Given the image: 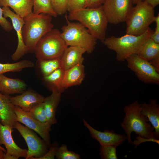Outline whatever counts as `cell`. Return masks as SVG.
Segmentation results:
<instances>
[{
    "label": "cell",
    "mask_w": 159,
    "mask_h": 159,
    "mask_svg": "<svg viewBox=\"0 0 159 159\" xmlns=\"http://www.w3.org/2000/svg\"><path fill=\"white\" fill-rule=\"evenodd\" d=\"M115 145H101L100 154L101 159H117L116 148Z\"/></svg>",
    "instance_id": "f546056e"
},
{
    "label": "cell",
    "mask_w": 159,
    "mask_h": 159,
    "mask_svg": "<svg viewBox=\"0 0 159 159\" xmlns=\"http://www.w3.org/2000/svg\"><path fill=\"white\" fill-rule=\"evenodd\" d=\"M0 6H9L24 18L33 12V0H0Z\"/></svg>",
    "instance_id": "7402d4cb"
},
{
    "label": "cell",
    "mask_w": 159,
    "mask_h": 159,
    "mask_svg": "<svg viewBox=\"0 0 159 159\" xmlns=\"http://www.w3.org/2000/svg\"><path fill=\"white\" fill-rule=\"evenodd\" d=\"M85 52L84 49L80 47H67L60 58L62 68L65 71L83 62L84 58L83 55Z\"/></svg>",
    "instance_id": "2e32d148"
},
{
    "label": "cell",
    "mask_w": 159,
    "mask_h": 159,
    "mask_svg": "<svg viewBox=\"0 0 159 159\" xmlns=\"http://www.w3.org/2000/svg\"><path fill=\"white\" fill-rule=\"evenodd\" d=\"M34 66V62L27 60H23L12 63H0V74L8 72H19L24 68Z\"/></svg>",
    "instance_id": "d4e9b609"
},
{
    "label": "cell",
    "mask_w": 159,
    "mask_h": 159,
    "mask_svg": "<svg viewBox=\"0 0 159 159\" xmlns=\"http://www.w3.org/2000/svg\"><path fill=\"white\" fill-rule=\"evenodd\" d=\"M127 67L133 72L139 80L148 84H159V74L150 62L137 54L126 60Z\"/></svg>",
    "instance_id": "ba28073f"
},
{
    "label": "cell",
    "mask_w": 159,
    "mask_h": 159,
    "mask_svg": "<svg viewBox=\"0 0 159 159\" xmlns=\"http://www.w3.org/2000/svg\"><path fill=\"white\" fill-rule=\"evenodd\" d=\"M23 19V40L29 52H34L39 40L53 29L52 16L44 13L36 14L32 12Z\"/></svg>",
    "instance_id": "277c9868"
},
{
    "label": "cell",
    "mask_w": 159,
    "mask_h": 159,
    "mask_svg": "<svg viewBox=\"0 0 159 159\" xmlns=\"http://www.w3.org/2000/svg\"><path fill=\"white\" fill-rule=\"evenodd\" d=\"M33 1L34 14L44 13L52 17H57L58 15L54 10L50 0H33Z\"/></svg>",
    "instance_id": "484cf974"
},
{
    "label": "cell",
    "mask_w": 159,
    "mask_h": 159,
    "mask_svg": "<svg viewBox=\"0 0 159 159\" xmlns=\"http://www.w3.org/2000/svg\"><path fill=\"white\" fill-rule=\"evenodd\" d=\"M86 6V0H67V11L69 12L85 8Z\"/></svg>",
    "instance_id": "1f68e13d"
},
{
    "label": "cell",
    "mask_w": 159,
    "mask_h": 159,
    "mask_svg": "<svg viewBox=\"0 0 159 159\" xmlns=\"http://www.w3.org/2000/svg\"><path fill=\"white\" fill-rule=\"evenodd\" d=\"M9 99L14 105L19 106L25 111L29 112L36 105L43 102L45 97L32 90H27L19 95L10 96Z\"/></svg>",
    "instance_id": "9a60e30c"
},
{
    "label": "cell",
    "mask_w": 159,
    "mask_h": 159,
    "mask_svg": "<svg viewBox=\"0 0 159 159\" xmlns=\"http://www.w3.org/2000/svg\"><path fill=\"white\" fill-rule=\"evenodd\" d=\"M44 76L49 75L57 69L62 68L60 58L39 61Z\"/></svg>",
    "instance_id": "4316f807"
},
{
    "label": "cell",
    "mask_w": 159,
    "mask_h": 159,
    "mask_svg": "<svg viewBox=\"0 0 159 159\" xmlns=\"http://www.w3.org/2000/svg\"><path fill=\"white\" fill-rule=\"evenodd\" d=\"M67 16L69 20H76L80 23L97 39L102 42L106 38L108 22L102 5L95 8L75 10L69 12Z\"/></svg>",
    "instance_id": "7a4b0ae2"
},
{
    "label": "cell",
    "mask_w": 159,
    "mask_h": 159,
    "mask_svg": "<svg viewBox=\"0 0 159 159\" xmlns=\"http://www.w3.org/2000/svg\"><path fill=\"white\" fill-rule=\"evenodd\" d=\"M14 111L16 115V121L36 132L48 147H50L51 144L49 132L52 130L51 126L47 122H42L34 119L28 112L23 110L18 106H15Z\"/></svg>",
    "instance_id": "8fae6325"
},
{
    "label": "cell",
    "mask_w": 159,
    "mask_h": 159,
    "mask_svg": "<svg viewBox=\"0 0 159 159\" xmlns=\"http://www.w3.org/2000/svg\"><path fill=\"white\" fill-rule=\"evenodd\" d=\"M4 153L2 149L0 148V159H4Z\"/></svg>",
    "instance_id": "60d3db41"
},
{
    "label": "cell",
    "mask_w": 159,
    "mask_h": 159,
    "mask_svg": "<svg viewBox=\"0 0 159 159\" xmlns=\"http://www.w3.org/2000/svg\"><path fill=\"white\" fill-rule=\"evenodd\" d=\"M9 95L0 92V122L4 125H8L13 128L16 121L15 106L11 102Z\"/></svg>",
    "instance_id": "ac0fdd59"
},
{
    "label": "cell",
    "mask_w": 159,
    "mask_h": 159,
    "mask_svg": "<svg viewBox=\"0 0 159 159\" xmlns=\"http://www.w3.org/2000/svg\"><path fill=\"white\" fill-rule=\"evenodd\" d=\"M13 128L19 131L27 145L28 150L26 159H39L47 152L48 147L32 130L17 121Z\"/></svg>",
    "instance_id": "9c48e42d"
},
{
    "label": "cell",
    "mask_w": 159,
    "mask_h": 159,
    "mask_svg": "<svg viewBox=\"0 0 159 159\" xmlns=\"http://www.w3.org/2000/svg\"><path fill=\"white\" fill-rule=\"evenodd\" d=\"M133 4L132 0H104L102 6L108 23L117 24L125 22Z\"/></svg>",
    "instance_id": "30bf717a"
},
{
    "label": "cell",
    "mask_w": 159,
    "mask_h": 159,
    "mask_svg": "<svg viewBox=\"0 0 159 159\" xmlns=\"http://www.w3.org/2000/svg\"><path fill=\"white\" fill-rule=\"evenodd\" d=\"M26 87L25 82L20 79L9 78L3 74H0V92L3 95L21 94Z\"/></svg>",
    "instance_id": "44dd1931"
},
{
    "label": "cell",
    "mask_w": 159,
    "mask_h": 159,
    "mask_svg": "<svg viewBox=\"0 0 159 159\" xmlns=\"http://www.w3.org/2000/svg\"><path fill=\"white\" fill-rule=\"evenodd\" d=\"M13 128L8 125H4L0 122V145H4L7 155L15 156L18 158L26 157L27 150L20 148L15 143L11 133Z\"/></svg>",
    "instance_id": "5bb4252c"
},
{
    "label": "cell",
    "mask_w": 159,
    "mask_h": 159,
    "mask_svg": "<svg viewBox=\"0 0 159 159\" xmlns=\"http://www.w3.org/2000/svg\"><path fill=\"white\" fill-rule=\"evenodd\" d=\"M52 8L57 15H62L67 11V0H50Z\"/></svg>",
    "instance_id": "4dcf8cb0"
},
{
    "label": "cell",
    "mask_w": 159,
    "mask_h": 159,
    "mask_svg": "<svg viewBox=\"0 0 159 159\" xmlns=\"http://www.w3.org/2000/svg\"><path fill=\"white\" fill-rule=\"evenodd\" d=\"M2 9L3 16L11 19L13 28L16 33L18 45L16 51L11 56L12 59L16 61L29 52L27 47L24 43L22 37V28L24 24V19L11 11L9 6H3Z\"/></svg>",
    "instance_id": "7c38bea8"
},
{
    "label": "cell",
    "mask_w": 159,
    "mask_h": 159,
    "mask_svg": "<svg viewBox=\"0 0 159 159\" xmlns=\"http://www.w3.org/2000/svg\"><path fill=\"white\" fill-rule=\"evenodd\" d=\"M83 62L64 71L62 87L65 90L74 86L80 85L85 76V68Z\"/></svg>",
    "instance_id": "d6986e66"
},
{
    "label": "cell",
    "mask_w": 159,
    "mask_h": 159,
    "mask_svg": "<svg viewBox=\"0 0 159 159\" xmlns=\"http://www.w3.org/2000/svg\"><path fill=\"white\" fill-rule=\"evenodd\" d=\"M0 148L2 149L5 153L6 152L5 150L0 145Z\"/></svg>",
    "instance_id": "7bdbcfd3"
},
{
    "label": "cell",
    "mask_w": 159,
    "mask_h": 159,
    "mask_svg": "<svg viewBox=\"0 0 159 159\" xmlns=\"http://www.w3.org/2000/svg\"><path fill=\"white\" fill-rule=\"evenodd\" d=\"M144 1L153 8L159 4V0H144Z\"/></svg>",
    "instance_id": "f35d334b"
},
{
    "label": "cell",
    "mask_w": 159,
    "mask_h": 159,
    "mask_svg": "<svg viewBox=\"0 0 159 159\" xmlns=\"http://www.w3.org/2000/svg\"><path fill=\"white\" fill-rule=\"evenodd\" d=\"M0 6V25L6 31L9 32L11 30L13 27L11 23L3 15V10Z\"/></svg>",
    "instance_id": "836d02e7"
},
{
    "label": "cell",
    "mask_w": 159,
    "mask_h": 159,
    "mask_svg": "<svg viewBox=\"0 0 159 159\" xmlns=\"http://www.w3.org/2000/svg\"><path fill=\"white\" fill-rule=\"evenodd\" d=\"M64 71L62 68H58L51 74L44 76L45 81L52 90H55L62 93L64 90L62 87V82Z\"/></svg>",
    "instance_id": "cb8c5ba5"
},
{
    "label": "cell",
    "mask_w": 159,
    "mask_h": 159,
    "mask_svg": "<svg viewBox=\"0 0 159 159\" xmlns=\"http://www.w3.org/2000/svg\"><path fill=\"white\" fill-rule=\"evenodd\" d=\"M51 91V94L45 97L43 102L46 114V122L51 126L57 123L56 113L61 97V92L54 89Z\"/></svg>",
    "instance_id": "ffe728a7"
},
{
    "label": "cell",
    "mask_w": 159,
    "mask_h": 159,
    "mask_svg": "<svg viewBox=\"0 0 159 159\" xmlns=\"http://www.w3.org/2000/svg\"><path fill=\"white\" fill-rule=\"evenodd\" d=\"M142 0H132L133 4H136L138 1Z\"/></svg>",
    "instance_id": "b9f144b4"
},
{
    "label": "cell",
    "mask_w": 159,
    "mask_h": 159,
    "mask_svg": "<svg viewBox=\"0 0 159 159\" xmlns=\"http://www.w3.org/2000/svg\"><path fill=\"white\" fill-rule=\"evenodd\" d=\"M67 24L62 28L61 35L67 46H77L84 49L88 54L92 53L97 44V39L80 22L70 21L65 15Z\"/></svg>",
    "instance_id": "5b68a950"
},
{
    "label": "cell",
    "mask_w": 159,
    "mask_h": 159,
    "mask_svg": "<svg viewBox=\"0 0 159 159\" xmlns=\"http://www.w3.org/2000/svg\"><path fill=\"white\" fill-rule=\"evenodd\" d=\"M149 62L155 70L159 73V57L153 59Z\"/></svg>",
    "instance_id": "74e56055"
},
{
    "label": "cell",
    "mask_w": 159,
    "mask_h": 159,
    "mask_svg": "<svg viewBox=\"0 0 159 159\" xmlns=\"http://www.w3.org/2000/svg\"><path fill=\"white\" fill-rule=\"evenodd\" d=\"M137 54L148 62L159 57V44L150 37L142 45Z\"/></svg>",
    "instance_id": "603a6c76"
},
{
    "label": "cell",
    "mask_w": 159,
    "mask_h": 159,
    "mask_svg": "<svg viewBox=\"0 0 159 159\" xmlns=\"http://www.w3.org/2000/svg\"><path fill=\"white\" fill-rule=\"evenodd\" d=\"M133 7L125 22L126 34L139 36L143 34L154 22L155 16L153 7L141 0Z\"/></svg>",
    "instance_id": "8992f818"
},
{
    "label": "cell",
    "mask_w": 159,
    "mask_h": 159,
    "mask_svg": "<svg viewBox=\"0 0 159 159\" xmlns=\"http://www.w3.org/2000/svg\"><path fill=\"white\" fill-rule=\"evenodd\" d=\"M58 147V144L57 142H53L51 144L49 151L43 156L39 159H54V158L57 149Z\"/></svg>",
    "instance_id": "d6a6232c"
},
{
    "label": "cell",
    "mask_w": 159,
    "mask_h": 159,
    "mask_svg": "<svg viewBox=\"0 0 159 159\" xmlns=\"http://www.w3.org/2000/svg\"><path fill=\"white\" fill-rule=\"evenodd\" d=\"M28 112L32 117L34 119L42 122L44 123L47 122L46 114L43 102L36 105Z\"/></svg>",
    "instance_id": "f1b7e54d"
},
{
    "label": "cell",
    "mask_w": 159,
    "mask_h": 159,
    "mask_svg": "<svg viewBox=\"0 0 159 159\" xmlns=\"http://www.w3.org/2000/svg\"><path fill=\"white\" fill-rule=\"evenodd\" d=\"M104 0H90L86 8H92L102 5Z\"/></svg>",
    "instance_id": "d590c367"
},
{
    "label": "cell",
    "mask_w": 159,
    "mask_h": 159,
    "mask_svg": "<svg viewBox=\"0 0 159 159\" xmlns=\"http://www.w3.org/2000/svg\"><path fill=\"white\" fill-rule=\"evenodd\" d=\"M83 122L92 137L97 140L101 145H115L117 146L127 139V136L125 134L116 133L113 130L109 131L105 130L104 132L100 131L92 127L85 119H83Z\"/></svg>",
    "instance_id": "4fadbf2b"
},
{
    "label": "cell",
    "mask_w": 159,
    "mask_h": 159,
    "mask_svg": "<svg viewBox=\"0 0 159 159\" xmlns=\"http://www.w3.org/2000/svg\"><path fill=\"white\" fill-rule=\"evenodd\" d=\"M154 22L156 23V27L155 31L151 34L150 38L155 43L159 44V14L155 16Z\"/></svg>",
    "instance_id": "e575fe53"
},
{
    "label": "cell",
    "mask_w": 159,
    "mask_h": 159,
    "mask_svg": "<svg viewBox=\"0 0 159 159\" xmlns=\"http://www.w3.org/2000/svg\"><path fill=\"white\" fill-rule=\"evenodd\" d=\"M153 32L149 27L140 35L126 34L120 37L113 35L101 42L108 49L116 52L117 61L122 62L130 56L137 54L142 45L150 37Z\"/></svg>",
    "instance_id": "3957f363"
},
{
    "label": "cell",
    "mask_w": 159,
    "mask_h": 159,
    "mask_svg": "<svg viewBox=\"0 0 159 159\" xmlns=\"http://www.w3.org/2000/svg\"><path fill=\"white\" fill-rule=\"evenodd\" d=\"M90 0H86V8L87 7V5L88 4V3H89Z\"/></svg>",
    "instance_id": "ee69618b"
},
{
    "label": "cell",
    "mask_w": 159,
    "mask_h": 159,
    "mask_svg": "<svg viewBox=\"0 0 159 159\" xmlns=\"http://www.w3.org/2000/svg\"><path fill=\"white\" fill-rule=\"evenodd\" d=\"M57 29H52L37 42L34 50L38 61L61 58L68 47Z\"/></svg>",
    "instance_id": "52a82bcc"
},
{
    "label": "cell",
    "mask_w": 159,
    "mask_h": 159,
    "mask_svg": "<svg viewBox=\"0 0 159 159\" xmlns=\"http://www.w3.org/2000/svg\"><path fill=\"white\" fill-rule=\"evenodd\" d=\"M141 114L148 118L154 128V137L159 139V105L155 99H151L148 103L140 104Z\"/></svg>",
    "instance_id": "e0dca14e"
},
{
    "label": "cell",
    "mask_w": 159,
    "mask_h": 159,
    "mask_svg": "<svg viewBox=\"0 0 159 159\" xmlns=\"http://www.w3.org/2000/svg\"><path fill=\"white\" fill-rule=\"evenodd\" d=\"M57 159H80L81 158L80 155L73 152L68 150L67 146L62 144L58 147L55 155Z\"/></svg>",
    "instance_id": "83f0119b"
},
{
    "label": "cell",
    "mask_w": 159,
    "mask_h": 159,
    "mask_svg": "<svg viewBox=\"0 0 159 159\" xmlns=\"http://www.w3.org/2000/svg\"><path fill=\"white\" fill-rule=\"evenodd\" d=\"M136 139H137V140H136L134 142H132V144H135L136 145L137 143H138L139 142H140V143H142L143 142L145 141H150V142H153L156 143L158 144H159V140H157V139H155V140H152V139H145L143 138H141V137L140 136H136Z\"/></svg>",
    "instance_id": "8d00e7d4"
},
{
    "label": "cell",
    "mask_w": 159,
    "mask_h": 159,
    "mask_svg": "<svg viewBox=\"0 0 159 159\" xmlns=\"http://www.w3.org/2000/svg\"><path fill=\"white\" fill-rule=\"evenodd\" d=\"M141 110L140 104L137 100L124 107L125 116L120 125L125 131L128 142L130 144H132L131 135L133 132L144 139H156L154 135V128L148 122L149 120L148 118L141 114Z\"/></svg>",
    "instance_id": "6da1fadb"
},
{
    "label": "cell",
    "mask_w": 159,
    "mask_h": 159,
    "mask_svg": "<svg viewBox=\"0 0 159 159\" xmlns=\"http://www.w3.org/2000/svg\"><path fill=\"white\" fill-rule=\"evenodd\" d=\"M17 157L11 155H7L5 153L4 155V159H18Z\"/></svg>",
    "instance_id": "ab89813d"
}]
</instances>
